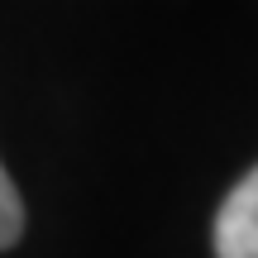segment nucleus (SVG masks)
<instances>
[{"label":"nucleus","instance_id":"1","mask_svg":"<svg viewBox=\"0 0 258 258\" xmlns=\"http://www.w3.org/2000/svg\"><path fill=\"white\" fill-rule=\"evenodd\" d=\"M215 253L258 258V167L225 196L220 215H215Z\"/></svg>","mask_w":258,"mask_h":258},{"label":"nucleus","instance_id":"2","mask_svg":"<svg viewBox=\"0 0 258 258\" xmlns=\"http://www.w3.org/2000/svg\"><path fill=\"white\" fill-rule=\"evenodd\" d=\"M19 234H24V201H19L15 177H10L5 163H0V249L19 244Z\"/></svg>","mask_w":258,"mask_h":258}]
</instances>
